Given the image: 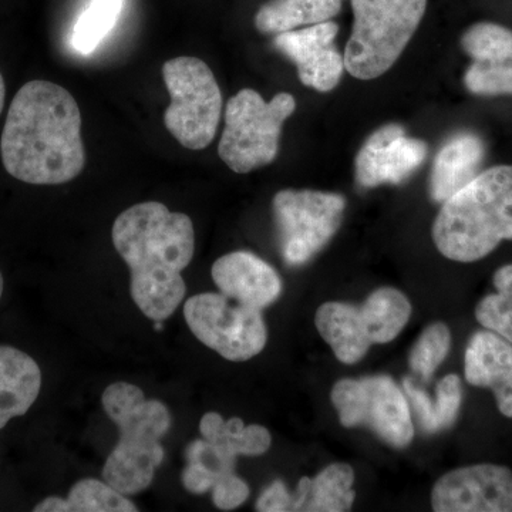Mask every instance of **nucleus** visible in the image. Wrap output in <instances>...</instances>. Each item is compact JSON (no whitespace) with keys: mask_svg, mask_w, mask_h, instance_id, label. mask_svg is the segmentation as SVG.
Segmentation results:
<instances>
[{"mask_svg":"<svg viewBox=\"0 0 512 512\" xmlns=\"http://www.w3.org/2000/svg\"><path fill=\"white\" fill-rule=\"evenodd\" d=\"M493 282L497 292L478 302L476 318L485 329L512 343V265L498 269Z\"/></svg>","mask_w":512,"mask_h":512,"instance_id":"393cba45","label":"nucleus"},{"mask_svg":"<svg viewBox=\"0 0 512 512\" xmlns=\"http://www.w3.org/2000/svg\"><path fill=\"white\" fill-rule=\"evenodd\" d=\"M343 0H269L255 16V26L264 35L329 22L339 15Z\"/></svg>","mask_w":512,"mask_h":512,"instance_id":"aec40b11","label":"nucleus"},{"mask_svg":"<svg viewBox=\"0 0 512 512\" xmlns=\"http://www.w3.org/2000/svg\"><path fill=\"white\" fill-rule=\"evenodd\" d=\"M171 103L164 114L167 130L188 150H204L220 126L222 93L204 60L177 57L163 66Z\"/></svg>","mask_w":512,"mask_h":512,"instance_id":"6e6552de","label":"nucleus"},{"mask_svg":"<svg viewBox=\"0 0 512 512\" xmlns=\"http://www.w3.org/2000/svg\"><path fill=\"white\" fill-rule=\"evenodd\" d=\"M451 348V332L444 323H431L414 343L410 367L423 380H430L437 367L446 360Z\"/></svg>","mask_w":512,"mask_h":512,"instance_id":"cd10ccee","label":"nucleus"},{"mask_svg":"<svg viewBox=\"0 0 512 512\" xmlns=\"http://www.w3.org/2000/svg\"><path fill=\"white\" fill-rule=\"evenodd\" d=\"M436 512H512V473L495 464L450 471L434 485Z\"/></svg>","mask_w":512,"mask_h":512,"instance_id":"f8f14e48","label":"nucleus"},{"mask_svg":"<svg viewBox=\"0 0 512 512\" xmlns=\"http://www.w3.org/2000/svg\"><path fill=\"white\" fill-rule=\"evenodd\" d=\"M342 426L367 427L384 443L404 448L413 441L414 427L407 397L392 377L343 379L330 393Z\"/></svg>","mask_w":512,"mask_h":512,"instance_id":"9d476101","label":"nucleus"},{"mask_svg":"<svg viewBox=\"0 0 512 512\" xmlns=\"http://www.w3.org/2000/svg\"><path fill=\"white\" fill-rule=\"evenodd\" d=\"M403 387L424 433H439L441 430L450 429L456 423L463 402L460 377L448 375L437 384L436 403L431 402L429 394L419 389L409 377H404Z\"/></svg>","mask_w":512,"mask_h":512,"instance_id":"412c9836","label":"nucleus"},{"mask_svg":"<svg viewBox=\"0 0 512 512\" xmlns=\"http://www.w3.org/2000/svg\"><path fill=\"white\" fill-rule=\"evenodd\" d=\"M352 36L346 45L345 69L359 80L389 72L419 29L427 0H350Z\"/></svg>","mask_w":512,"mask_h":512,"instance_id":"39448f33","label":"nucleus"},{"mask_svg":"<svg viewBox=\"0 0 512 512\" xmlns=\"http://www.w3.org/2000/svg\"><path fill=\"white\" fill-rule=\"evenodd\" d=\"M185 457L187 467L181 480L188 493L200 495L214 490L225 478L235 474L238 456L220 444L201 439L192 441Z\"/></svg>","mask_w":512,"mask_h":512,"instance_id":"4be33fe9","label":"nucleus"},{"mask_svg":"<svg viewBox=\"0 0 512 512\" xmlns=\"http://www.w3.org/2000/svg\"><path fill=\"white\" fill-rule=\"evenodd\" d=\"M42 389L36 360L12 346H0V430L28 413Z\"/></svg>","mask_w":512,"mask_h":512,"instance_id":"a211bd4d","label":"nucleus"},{"mask_svg":"<svg viewBox=\"0 0 512 512\" xmlns=\"http://www.w3.org/2000/svg\"><path fill=\"white\" fill-rule=\"evenodd\" d=\"M161 329H163V326H161L160 323H157L156 330H161Z\"/></svg>","mask_w":512,"mask_h":512,"instance_id":"f704fd0d","label":"nucleus"},{"mask_svg":"<svg viewBox=\"0 0 512 512\" xmlns=\"http://www.w3.org/2000/svg\"><path fill=\"white\" fill-rule=\"evenodd\" d=\"M296 109L292 94H276L271 101L252 89H244L228 100L225 128L218 154L234 173L247 174L274 163L279 151L282 126Z\"/></svg>","mask_w":512,"mask_h":512,"instance_id":"0eeeda50","label":"nucleus"},{"mask_svg":"<svg viewBox=\"0 0 512 512\" xmlns=\"http://www.w3.org/2000/svg\"><path fill=\"white\" fill-rule=\"evenodd\" d=\"M0 154L8 174L23 183L60 185L79 177L86 150L72 94L45 80L26 83L10 103Z\"/></svg>","mask_w":512,"mask_h":512,"instance_id":"f257e3e1","label":"nucleus"},{"mask_svg":"<svg viewBox=\"0 0 512 512\" xmlns=\"http://www.w3.org/2000/svg\"><path fill=\"white\" fill-rule=\"evenodd\" d=\"M111 239L130 268L138 309L156 322L170 318L187 292L183 271L195 251L191 218L161 202H141L116 218Z\"/></svg>","mask_w":512,"mask_h":512,"instance_id":"f03ea898","label":"nucleus"},{"mask_svg":"<svg viewBox=\"0 0 512 512\" xmlns=\"http://www.w3.org/2000/svg\"><path fill=\"white\" fill-rule=\"evenodd\" d=\"M211 274L222 295L259 311L272 305L282 293L281 276L252 252L221 256L212 265Z\"/></svg>","mask_w":512,"mask_h":512,"instance_id":"2eb2a0df","label":"nucleus"},{"mask_svg":"<svg viewBox=\"0 0 512 512\" xmlns=\"http://www.w3.org/2000/svg\"><path fill=\"white\" fill-rule=\"evenodd\" d=\"M35 512H70L69 503L64 498L47 497L36 505Z\"/></svg>","mask_w":512,"mask_h":512,"instance_id":"2f4dec72","label":"nucleus"},{"mask_svg":"<svg viewBox=\"0 0 512 512\" xmlns=\"http://www.w3.org/2000/svg\"><path fill=\"white\" fill-rule=\"evenodd\" d=\"M464 375L471 386L493 390L498 410L512 419V343L491 330L468 342Z\"/></svg>","mask_w":512,"mask_h":512,"instance_id":"dca6fc26","label":"nucleus"},{"mask_svg":"<svg viewBox=\"0 0 512 512\" xmlns=\"http://www.w3.org/2000/svg\"><path fill=\"white\" fill-rule=\"evenodd\" d=\"M70 512H134L136 504L131 503L126 495L111 487L106 481L87 480L73 485L69 497Z\"/></svg>","mask_w":512,"mask_h":512,"instance_id":"bb28decb","label":"nucleus"},{"mask_svg":"<svg viewBox=\"0 0 512 512\" xmlns=\"http://www.w3.org/2000/svg\"><path fill=\"white\" fill-rule=\"evenodd\" d=\"M5 97H6L5 80H3V76H2V74H0V114H2L3 107H5Z\"/></svg>","mask_w":512,"mask_h":512,"instance_id":"473e14b6","label":"nucleus"},{"mask_svg":"<svg viewBox=\"0 0 512 512\" xmlns=\"http://www.w3.org/2000/svg\"><path fill=\"white\" fill-rule=\"evenodd\" d=\"M338 23H319L275 35L274 46L298 69L306 87L326 93L338 86L345 72V60L335 45Z\"/></svg>","mask_w":512,"mask_h":512,"instance_id":"ddd939ff","label":"nucleus"},{"mask_svg":"<svg viewBox=\"0 0 512 512\" xmlns=\"http://www.w3.org/2000/svg\"><path fill=\"white\" fill-rule=\"evenodd\" d=\"M483 140L473 133H457L441 146L430 177V195L446 202L477 177L483 164Z\"/></svg>","mask_w":512,"mask_h":512,"instance_id":"f3484780","label":"nucleus"},{"mask_svg":"<svg viewBox=\"0 0 512 512\" xmlns=\"http://www.w3.org/2000/svg\"><path fill=\"white\" fill-rule=\"evenodd\" d=\"M353 484L355 471L349 464H330L315 478H301L298 488L292 494V511H350L356 498Z\"/></svg>","mask_w":512,"mask_h":512,"instance_id":"6ab92c4d","label":"nucleus"},{"mask_svg":"<svg viewBox=\"0 0 512 512\" xmlns=\"http://www.w3.org/2000/svg\"><path fill=\"white\" fill-rule=\"evenodd\" d=\"M3 288H5V282H3L2 272H0V299H2Z\"/></svg>","mask_w":512,"mask_h":512,"instance_id":"72a5a7b5","label":"nucleus"},{"mask_svg":"<svg viewBox=\"0 0 512 512\" xmlns=\"http://www.w3.org/2000/svg\"><path fill=\"white\" fill-rule=\"evenodd\" d=\"M101 403L121 434L104 464V481L124 495L141 493L163 463L161 439L173 423L170 410L158 400H147L140 387L127 382L110 384Z\"/></svg>","mask_w":512,"mask_h":512,"instance_id":"20e7f679","label":"nucleus"},{"mask_svg":"<svg viewBox=\"0 0 512 512\" xmlns=\"http://www.w3.org/2000/svg\"><path fill=\"white\" fill-rule=\"evenodd\" d=\"M464 83L471 93L480 96L512 94V62H473Z\"/></svg>","mask_w":512,"mask_h":512,"instance_id":"c85d7f7f","label":"nucleus"},{"mask_svg":"<svg viewBox=\"0 0 512 512\" xmlns=\"http://www.w3.org/2000/svg\"><path fill=\"white\" fill-rule=\"evenodd\" d=\"M126 0H90L73 28L72 45L82 55L93 53L116 26Z\"/></svg>","mask_w":512,"mask_h":512,"instance_id":"b1692460","label":"nucleus"},{"mask_svg":"<svg viewBox=\"0 0 512 512\" xmlns=\"http://www.w3.org/2000/svg\"><path fill=\"white\" fill-rule=\"evenodd\" d=\"M346 200L335 192L279 191L272 201L279 251L288 266H302L335 237Z\"/></svg>","mask_w":512,"mask_h":512,"instance_id":"1a4fd4ad","label":"nucleus"},{"mask_svg":"<svg viewBox=\"0 0 512 512\" xmlns=\"http://www.w3.org/2000/svg\"><path fill=\"white\" fill-rule=\"evenodd\" d=\"M251 490L237 474L228 477L212 490V503L222 511H232L248 500Z\"/></svg>","mask_w":512,"mask_h":512,"instance_id":"c756f323","label":"nucleus"},{"mask_svg":"<svg viewBox=\"0 0 512 512\" xmlns=\"http://www.w3.org/2000/svg\"><path fill=\"white\" fill-rule=\"evenodd\" d=\"M461 45L474 62H512V30L497 23L471 26L464 33Z\"/></svg>","mask_w":512,"mask_h":512,"instance_id":"a878e982","label":"nucleus"},{"mask_svg":"<svg viewBox=\"0 0 512 512\" xmlns=\"http://www.w3.org/2000/svg\"><path fill=\"white\" fill-rule=\"evenodd\" d=\"M195 338L231 362H247L264 350L268 329L259 309L232 305L222 293H200L184 305Z\"/></svg>","mask_w":512,"mask_h":512,"instance_id":"9b49d317","label":"nucleus"},{"mask_svg":"<svg viewBox=\"0 0 512 512\" xmlns=\"http://www.w3.org/2000/svg\"><path fill=\"white\" fill-rule=\"evenodd\" d=\"M200 431L202 439L220 444L237 456H262L272 444L271 433L265 427L258 424L245 426L238 417L225 421L218 413L204 414Z\"/></svg>","mask_w":512,"mask_h":512,"instance_id":"5701e85b","label":"nucleus"},{"mask_svg":"<svg viewBox=\"0 0 512 512\" xmlns=\"http://www.w3.org/2000/svg\"><path fill=\"white\" fill-rule=\"evenodd\" d=\"M440 254L451 261L476 262L512 239V165L480 173L443 202L433 224Z\"/></svg>","mask_w":512,"mask_h":512,"instance_id":"7ed1b4c3","label":"nucleus"},{"mask_svg":"<svg viewBox=\"0 0 512 512\" xmlns=\"http://www.w3.org/2000/svg\"><path fill=\"white\" fill-rule=\"evenodd\" d=\"M412 316V303L399 289L380 288L362 305L323 303L316 312V329L339 362L353 365L373 345H386L402 333Z\"/></svg>","mask_w":512,"mask_h":512,"instance_id":"423d86ee","label":"nucleus"},{"mask_svg":"<svg viewBox=\"0 0 512 512\" xmlns=\"http://www.w3.org/2000/svg\"><path fill=\"white\" fill-rule=\"evenodd\" d=\"M293 497L282 481H274L259 495L255 510L261 512L292 511Z\"/></svg>","mask_w":512,"mask_h":512,"instance_id":"7c9ffc66","label":"nucleus"},{"mask_svg":"<svg viewBox=\"0 0 512 512\" xmlns=\"http://www.w3.org/2000/svg\"><path fill=\"white\" fill-rule=\"evenodd\" d=\"M424 141L407 137L399 124H387L375 131L356 157V181L360 187L402 184L424 163Z\"/></svg>","mask_w":512,"mask_h":512,"instance_id":"4468645a","label":"nucleus"}]
</instances>
